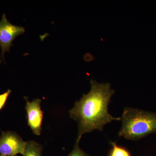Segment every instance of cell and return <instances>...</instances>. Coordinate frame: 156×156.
<instances>
[{
  "label": "cell",
  "instance_id": "1",
  "mask_svg": "<svg viewBox=\"0 0 156 156\" xmlns=\"http://www.w3.org/2000/svg\"><path fill=\"white\" fill-rule=\"evenodd\" d=\"M91 89L77 101L69 111V117L78 123L77 138L80 142L83 134L95 130L103 131L105 125L114 121H120V117L112 116L108 112V105L115 90L109 83H100L90 81Z\"/></svg>",
  "mask_w": 156,
  "mask_h": 156
},
{
  "label": "cell",
  "instance_id": "2",
  "mask_svg": "<svg viewBox=\"0 0 156 156\" xmlns=\"http://www.w3.org/2000/svg\"><path fill=\"white\" fill-rule=\"evenodd\" d=\"M121 120L118 135L126 139L137 140L156 132V113L126 107Z\"/></svg>",
  "mask_w": 156,
  "mask_h": 156
},
{
  "label": "cell",
  "instance_id": "3",
  "mask_svg": "<svg viewBox=\"0 0 156 156\" xmlns=\"http://www.w3.org/2000/svg\"><path fill=\"white\" fill-rule=\"evenodd\" d=\"M23 27L14 25L11 23L4 13L0 21V47L2 50L1 58L4 61V55L6 52H9L15 39L25 32Z\"/></svg>",
  "mask_w": 156,
  "mask_h": 156
},
{
  "label": "cell",
  "instance_id": "4",
  "mask_svg": "<svg viewBox=\"0 0 156 156\" xmlns=\"http://www.w3.org/2000/svg\"><path fill=\"white\" fill-rule=\"evenodd\" d=\"M26 142L16 132L11 131L2 132L0 136V155L17 156L23 155Z\"/></svg>",
  "mask_w": 156,
  "mask_h": 156
},
{
  "label": "cell",
  "instance_id": "5",
  "mask_svg": "<svg viewBox=\"0 0 156 156\" xmlns=\"http://www.w3.org/2000/svg\"><path fill=\"white\" fill-rule=\"evenodd\" d=\"M24 98L26 101L25 108L27 125L34 134L39 136L41 133L42 122L44 118V112L42 111L41 108L42 101L39 98H37L30 102L28 97H24Z\"/></svg>",
  "mask_w": 156,
  "mask_h": 156
},
{
  "label": "cell",
  "instance_id": "6",
  "mask_svg": "<svg viewBox=\"0 0 156 156\" xmlns=\"http://www.w3.org/2000/svg\"><path fill=\"white\" fill-rule=\"evenodd\" d=\"M43 146L34 140L26 142L23 156H42Z\"/></svg>",
  "mask_w": 156,
  "mask_h": 156
},
{
  "label": "cell",
  "instance_id": "7",
  "mask_svg": "<svg viewBox=\"0 0 156 156\" xmlns=\"http://www.w3.org/2000/svg\"><path fill=\"white\" fill-rule=\"evenodd\" d=\"M112 147L108 156H132L130 151L126 147L118 145L116 142H110Z\"/></svg>",
  "mask_w": 156,
  "mask_h": 156
},
{
  "label": "cell",
  "instance_id": "8",
  "mask_svg": "<svg viewBox=\"0 0 156 156\" xmlns=\"http://www.w3.org/2000/svg\"><path fill=\"white\" fill-rule=\"evenodd\" d=\"M79 142L76 141L73 151L69 154L68 156H90L81 149L79 147Z\"/></svg>",
  "mask_w": 156,
  "mask_h": 156
},
{
  "label": "cell",
  "instance_id": "9",
  "mask_svg": "<svg viewBox=\"0 0 156 156\" xmlns=\"http://www.w3.org/2000/svg\"><path fill=\"white\" fill-rule=\"evenodd\" d=\"M11 93V90L9 89L5 93L0 94V111L5 105L9 95Z\"/></svg>",
  "mask_w": 156,
  "mask_h": 156
},
{
  "label": "cell",
  "instance_id": "10",
  "mask_svg": "<svg viewBox=\"0 0 156 156\" xmlns=\"http://www.w3.org/2000/svg\"></svg>",
  "mask_w": 156,
  "mask_h": 156
}]
</instances>
